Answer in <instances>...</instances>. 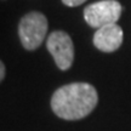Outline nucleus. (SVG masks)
<instances>
[{
  "mask_svg": "<svg viewBox=\"0 0 131 131\" xmlns=\"http://www.w3.org/2000/svg\"><path fill=\"white\" fill-rule=\"evenodd\" d=\"M98 102L97 91L88 83H72L57 89L51 97V108L58 118L79 120L88 117Z\"/></svg>",
  "mask_w": 131,
  "mask_h": 131,
  "instance_id": "nucleus-1",
  "label": "nucleus"
},
{
  "mask_svg": "<svg viewBox=\"0 0 131 131\" xmlns=\"http://www.w3.org/2000/svg\"><path fill=\"white\" fill-rule=\"evenodd\" d=\"M47 33V19L40 12L24 15L18 24V34L24 49L35 50L41 45Z\"/></svg>",
  "mask_w": 131,
  "mask_h": 131,
  "instance_id": "nucleus-2",
  "label": "nucleus"
},
{
  "mask_svg": "<svg viewBox=\"0 0 131 131\" xmlns=\"http://www.w3.org/2000/svg\"><path fill=\"white\" fill-rule=\"evenodd\" d=\"M122 11V5L117 0H102L85 7L84 18L90 27L98 29L115 24L120 18Z\"/></svg>",
  "mask_w": 131,
  "mask_h": 131,
  "instance_id": "nucleus-3",
  "label": "nucleus"
},
{
  "mask_svg": "<svg viewBox=\"0 0 131 131\" xmlns=\"http://www.w3.org/2000/svg\"><path fill=\"white\" fill-rule=\"evenodd\" d=\"M46 47L60 69L67 70L72 67L74 61V45L66 32H52L49 35Z\"/></svg>",
  "mask_w": 131,
  "mask_h": 131,
  "instance_id": "nucleus-4",
  "label": "nucleus"
},
{
  "mask_svg": "<svg viewBox=\"0 0 131 131\" xmlns=\"http://www.w3.org/2000/svg\"><path fill=\"white\" fill-rule=\"evenodd\" d=\"M123 29L117 23L104 26L98 28L95 33L94 45L103 52L117 51L123 44Z\"/></svg>",
  "mask_w": 131,
  "mask_h": 131,
  "instance_id": "nucleus-5",
  "label": "nucleus"
},
{
  "mask_svg": "<svg viewBox=\"0 0 131 131\" xmlns=\"http://www.w3.org/2000/svg\"><path fill=\"white\" fill-rule=\"evenodd\" d=\"M86 0H62V3L69 7H74V6H79V5L84 4Z\"/></svg>",
  "mask_w": 131,
  "mask_h": 131,
  "instance_id": "nucleus-6",
  "label": "nucleus"
},
{
  "mask_svg": "<svg viewBox=\"0 0 131 131\" xmlns=\"http://www.w3.org/2000/svg\"><path fill=\"white\" fill-rule=\"evenodd\" d=\"M5 78V66L4 63L0 61V81Z\"/></svg>",
  "mask_w": 131,
  "mask_h": 131,
  "instance_id": "nucleus-7",
  "label": "nucleus"
}]
</instances>
